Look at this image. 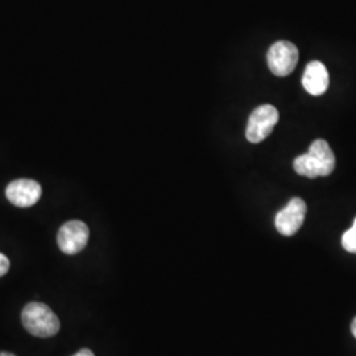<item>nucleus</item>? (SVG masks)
<instances>
[{
	"label": "nucleus",
	"instance_id": "f257e3e1",
	"mask_svg": "<svg viewBox=\"0 0 356 356\" xmlns=\"http://www.w3.org/2000/svg\"><path fill=\"white\" fill-rule=\"evenodd\" d=\"M293 168L304 177H326L335 169V156L329 143L318 139L312 143L307 152L294 159Z\"/></svg>",
	"mask_w": 356,
	"mask_h": 356
},
{
	"label": "nucleus",
	"instance_id": "0eeeda50",
	"mask_svg": "<svg viewBox=\"0 0 356 356\" xmlns=\"http://www.w3.org/2000/svg\"><path fill=\"white\" fill-rule=\"evenodd\" d=\"M41 185L33 179H16L7 186L6 195L17 207H31L41 198Z\"/></svg>",
	"mask_w": 356,
	"mask_h": 356
},
{
	"label": "nucleus",
	"instance_id": "f03ea898",
	"mask_svg": "<svg viewBox=\"0 0 356 356\" xmlns=\"http://www.w3.org/2000/svg\"><path fill=\"white\" fill-rule=\"evenodd\" d=\"M22 321L26 330L38 338H49L60 331V319L49 306L41 302L26 304Z\"/></svg>",
	"mask_w": 356,
	"mask_h": 356
},
{
	"label": "nucleus",
	"instance_id": "f8f14e48",
	"mask_svg": "<svg viewBox=\"0 0 356 356\" xmlns=\"http://www.w3.org/2000/svg\"><path fill=\"white\" fill-rule=\"evenodd\" d=\"M351 331L354 334V337L356 338V318L353 321V325H351Z\"/></svg>",
	"mask_w": 356,
	"mask_h": 356
},
{
	"label": "nucleus",
	"instance_id": "1a4fd4ad",
	"mask_svg": "<svg viewBox=\"0 0 356 356\" xmlns=\"http://www.w3.org/2000/svg\"><path fill=\"white\" fill-rule=\"evenodd\" d=\"M342 245H343V248L347 252L356 254V218L353 227L344 232L343 238H342Z\"/></svg>",
	"mask_w": 356,
	"mask_h": 356
},
{
	"label": "nucleus",
	"instance_id": "ddd939ff",
	"mask_svg": "<svg viewBox=\"0 0 356 356\" xmlns=\"http://www.w3.org/2000/svg\"><path fill=\"white\" fill-rule=\"evenodd\" d=\"M0 356H15L13 354H10V353H0Z\"/></svg>",
	"mask_w": 356,
	"mask_h": 356
},
{
	"label": "nucleus",
	"instance_id": "20e7f679",
	"mask_svg": "<svg viewBox=\"0 0 356 356\" xmlns=\"http://www.w3.org/2000/svg\"><path fill=\"white\" fill-rule=\"evenodd\" d=\"M267 63L275 76H289L298 63V49L289 41H277L268 51Z\"/></svg>",
	"mask_w": 356,
	"mask_h": 356
},
{
	"label": "nucleus",
	"instance_id": "9d476101",
	"mask_svg": "<svg viewBox=\"0 0 356 356\" xmlns=\"http://www.w3.org/2000/svg\"><path fill=\"white\" fill-rule=\"evenodd\" d=\"M10 270V260L6 254H0V277Z\"/></svg>",
	"mask_w": 356,
	"mask_h": 356
},
{
	"label": "nucleus",
	"instance_id": "9b49d317",
	"mask_svg": "<svg viewBox=\"0 0 356 356\" xmlns=\"http://www.w3.org/2000/svg\"><path fill=\"white\" fill-rule=\"evenodd\" d=\"M73 356H94V354H92V351H90L89 348H83Z\"/></svg>",
	"mask_w": 356,
	"mask_h": 356
},
{
	"label": "nucleus",
	"instance_id": "423d86ee",
	"mask_svg": "<svg viewBox=\"0 0 356 356\" xmlns=\"http://www.w3.org/2000/svg\"><path fill=\"white\" fill-rule=\"evenodd\" d=\"M306 204L301 198H292L289 204L276 214L275 226L281 235L292 236L304 225L306 216Z\"/></svg>",
	"mask_w": 356,
	"mask_h": 356
},
{
	"label": "nucleus",
	"instance_id": "6e6552de",
	"mask_svg": "<svg viewBox=\"0 0 356 356\" xmlns=\"http://www.w3.org/2000/svg\"><path fill=\"white\" fill-rule=\"evenodd\" d=\"M330 76L326 66L319 61H312L306 66L302 76V86L312 95H322L329 89Z\"/></svg>",
	"mask_w": 356,
	"mask_h": 356
},
{
	"label": "nucleus",
	"instance_id": "7ed1b4c3",
	"mask_svg": "<svg viewBox=\"0 0 356 356\" xmlns=\"http://www.w3.org/2000/svg\"><path fill=\"white\" fill-rule=\"evenodd\" d=\"M279 122V111L272 104H263L254 108L250 115L245 129V138L250 143L257 144L266 140Z\"/></svg>",
	"mask_w": 356,
	"mask_h": 356
},
{
	"label": "nucleus",
	"instance_id": "39448f33",
	"mask_svg": "<svg viewBox=\"0 0 356 356\" xmlns=\"http://www.w3.org/2000/svg\"><path fill=\"white\" fill-rule=\"evenodd\" d=\"M89 235V227L83 222L70 220L58 231L57 243L64 254H76L86 247Z\"/></svg>",
	"mask_w": 356,
	"mask_h": 356
}]
</instances>
